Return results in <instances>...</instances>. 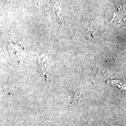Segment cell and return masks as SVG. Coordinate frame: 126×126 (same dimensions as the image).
I'll use <instances>...</instances> for the list:
<instances>
[{
	"mask_svg": "<svg viewBox=\"0 0 126 126\" xmlns=\"http://www.w3.org/2000/svg\"><path fill=\"white\" fill-rule=\"evenodd\" d=\"M110 84L111 86H112L113 88H114L116 90L120 92L123 91L125 90L126 87L125 84L123 83V82H122L119 80H112V81H109Z\"/></svg>",
	"mask_w": 126,
	"mask_h": 126,
	"instance_id": "cell-1",
	"label": "cell"
},
{
	"mask_svg": "<svg viewBox=\"0 0 126 126\" xmlns=\"http://www.w3.org/2000/svg\"><path fill=\"white\" fill-rule=\"evenodd\" d=\"M73 101L77 103H81L84 102V96L81 90H79L76 92L73 98Z\"/></svg>",
	"mask_w": 126,
	"mask_h": 126,
	"instance_id": "cell-2",
	"label": "cell"
}]
</instances>
